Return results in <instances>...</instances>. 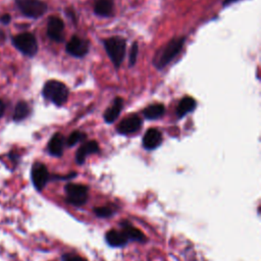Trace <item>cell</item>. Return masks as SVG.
Returning a JSON list of instances; mask_svg holds the SVG:
<instances>
[{
  "label": "cell",
  "mask_w": 261,
  "mask_h": 261,
  "mask_svg": "<svg viewBox=\"0 0 261 261\" xmlns=\"http://www.w3.org/2000/svg\"><path fill=\"white\" fill-rule=\"evenodd\" d=\"M68 94V88L63 83L54 80L48 81L43 88L44 97L57 106H61L67 101Z\"/></svg>",
  "instance_id": "1"
},
{
  "label": "cell",
  "mask_w": 261,
  "mask_h": 261,
  "mask_svg": "<svg viewBox=\"0 0 261 261\" xmlns=\"http://www.w3.org/2000/svg\"><path fill=\"white\" fill-rule=\"evenodd\" d=\"M125 40L121 37H111L104 41V48L115 67H119L125 55Z\"/></svg>",
  "instance_id": "2"
},
{
  "label": "cell",
  "mask_w": 261,
  "mask_h": 261,
  "mask_svg": "<svg viewBox=\"0 0 261 261\" xmlns=\"http://www.w3.org/2000/svg\"><path fill=\"white\" fill-rule=\"evenodd\" d=\"M186 39L185 38H174L168 42V44L163 48L162 52L156 60H154V65L158 69L165 67L182 49Z\"/></svg>",
  "instance_id": "3"
},
{
  "label": "cell",
  "mask_w": 261,
  "mask_h": 261,
  "mask_svg": "<svg viewBox=\"0 0 261 261\" xmlns=\"http://www.w3.org/2000/svg\"><path fill=\"white\" fill-rule=\"evenodd\" d=\"M64 190L66 193V201L73 206H82L88 200L89 190L84 185L67 184Z\"/></svg>",
  "instance_id": "4"
},
{
  "label": "cell",
  "mask_w": 261,
  "mask_h": 261,
  "mask_svg": "<svg viewBox=\"0 0 261 261\" xmlns=\"http://www.w3.org/2000/svg\"><path fill=\"white\" fill-rule=\"evenodd\" d=\"M14 46L24 55L34 56L38 51L37 40L31 33H22L13 38Z\"/></svg>",
  "instance_id": "5"
},
{
  "label": "cell",
  "mask_w": 261,
  "mask_h": 261,
  "mask_svg": "<svg viewBox=\"0 0 261 261\" xmlns=\"http://www.w3.org/2000/svg\"><path fill=\"white\" fill-rule=\"evenodd\" d=\"M16 4L20 11L31 18H38L47 10V5L41 0H16Z\"/></svg>",
  "instance_id": "6"
},
{
  "label": "cell",
  "mask_w": 261,
  "mask_h": 261,
  "mask_svg": "<svg viewBox=\"0 0 261 261\" xmlns=\"http://www.w3.org/2000/svg\"><path fill=\"white\" fill-rule=\"evenodd\" d=\"M31 177L37 191H42L49 180V172L47 167L40 162H36L31 171Z\"/></svg>",
  "instance_id": "7"
},
{
  "label": "cell",
  "mask_w": 261,
  "mask_h": 261,
  "mask_svg": "<svg viewBox=\"0 0 261 261\" xmlns=\"http://www.w3.org/2000/svg\"><path fill=\"white\" fill-rule=\"evenodd\" d=\"M89 51V42L85 39H81L77 36L71 37L66 44V52L71 56L81 58L84 57Z\"/></svg>",
  "instance_id": "8"
},
{
  "label": "cell",
  "mask_w": 261,
  "mask_h": 261,
  "mask_svg": "<svg viewBox=\"0 0 261 261\" xmlns=\"http://www.w3.org/2000/svg\"><path fill=\"white\" fill-rule=\"evenodd\" d=\"M63 30H64V23L61 18L57 16L49 17L48 25H47V35L51 40L55 42H62Z\"/></svg>",
  "instance_id": "9"
},
{
  "label": "cell",
  "mask_w": 261,
  "mask_h": 261,
  "mask_svg": "<svg viewBox=\"0 0 261 261\" xmlns=\"http://www.w3.org/2000/svg\"><path fill=\"white\" fill-rule=\"evenodd\" d=\"M142 119L137 114L126 116L117 125V132L121 135H128L138 132L141 128Z\"/></svg>",
  "instance_id": "10"
},
{
  "label": "cell",
  "mask_w": 261,
  "mask_h": 261,
  "mask_svg": "<svg viewBox=\"0 0 261 261\" xmlns=\"http://www.w3.org/2000/svg\"><path fill=\"white\" fill-rule=\"evenodd\" d=\"M162 142V135L156 128L148 129L143 137V146L147 150H153L160 146Z\"/></svg>",
  "instance_id": "11"
},
{
  "label": "cell",
  "mask_w": 261,
  "mask_h": 261,
  "mask_svg": "<svg viewBox=\"0 0 261 261\" xmlns=\"http://www.w3.org/2000/svg\"><path fill=\"white\" fill-rule=\"evenodd\" d=\"M99 152V146L96 141H89L84 143L75 153V161L77 164H83L86 160V157L89 154Z\"/></svg>",
  "instance_id": "12"
},
{
  "label": "cell",
  "mask_w": 261,
  "mask_h": 261,
  "mask_svg": "<svg viewBox=\"0 0 261 261\" xmlns=\"http://www.w3.org/2000/svg\"><path fill=\"white\" fill-rule=\"evenodd\" d=\"M123 106V100L119 97L115 98L113 100V103L110 107H108L106 109V111L104 112V120L105 122L107 123H112L120 114V111H121V108Z\"/></svg>",
  "instance_id": "13"
},
{
  "label": "cell",
  "mask_w": 261,
  "mask_h": 261,
  "mask_svg": "<svg viewBox=\"0 0 261 261\" xmlns=\"http://www.w3.org/2000/svg\"><path fill=\"white\" fill-rule=\"evenodd\" d=\"M64 149V138L61 134L56 133L53 135L48 143V151L52 156L60 157Z\"/></svg>",
  "instance_id": "14"
},
{
  "label": "cell",
  "mask_w": 261,
  "mask_h": 261,
  "mask_svg": "<svg viewBox=\"0 0 261 261\" xmlns=\"http://www.w3.org/2000/svg\"><path fill=\"white\" fill-rule=\"evenodd\" d=\"M105 240L111 247H122L127 243V238L122 231L110 229L105 234Z\"/></svg>",
  "instance_id": "15"
},
{
  "label": "cell",
  "mask_w": 261,
  "mask_h": 261,
  "mask_svg": "<svg viewBox=\"0 0 261 261\" xmlns=\"http://www.w3.org/2000/svg\"><path fill=\"white\" fill-rule=\"evenodd\" d=\"M121 226H122L121 231L124 233V236L127 238V240H133V241H137V242H145L146 241L145 234L140 229L133 226L130 223L122 222Z\"/></svg>",
  "instance_id": "16"
},
{
  "label": "cell",
  "mask_w": 261,
  "mask_h": 261,
  "mask_svg": "<svg viewBox=\"0 0 261 261\" xmlns=\"http://www.w3.org/2000/svg\"><path fill=\"white\" fill-rule=\"evenodd\" d=\"M195 107H196V101L192 97H189V96L184 97L179 101V103L176 107V116H177V118H181L186 114L192 112Z\"/></svg>",
  "instance_id": "17"
},
{
  "label": "cell",
  "mask_w": 261,
  "mask_h": 261,
  "mask_svg": "<svg viewBox=\"0 0 261 261\" xmlns=\"http://www.w3.org/2000/svg\"><path fill=\"white\" fill-rule=\"evenodd\" d=\"M113 11L112 0H96L94 4V12L103 17L110 16Z\"/></svg>",
  "instance_id": "18"
},
{
  "label": "cell",
  "mask_w": 261,
  "mask_h": 261,
  "mask_svg": "<svg viewBox=\"0 0 261 261\" xmlns=\"http://www.w3.org/2000/svg\"><path fill=\"white\" fill-rule=\"evenodd\" d=\"M164 110H165V107L163 104L155 103L145 108L143 111V114L147 119H157L163 115Z\"/></svg>",
  "instance_id": "19"
},
{
  "label": "cell",
  "mask_w": 261,
  "mask_h": 261,
  "mask_svg": "<svg viewBox=\"0 0 261 261\" xmlns=\"http://www.w3.org/2000/svg\"><path fill=\"white\" fill-rule=\"evenodd\" d=\"M30 113V108H29V105L21 101V102H18L16 107H15V110H14V114H13V119L16 120V121H19V120H22L24 119Z\"/></svg>",
  "instance_id": "20"
},
{
  "label": "cell",
  "mask_w": 261,
  "mask_h": 261,
  "mask_svg": "<svg viewBox=\"0 0 261 261\" xmlns=\"http://www.w3.org/2000/svg\"><path fill=\"white\" fill-rule=\"evenodd\" d=\"M85 138H86V135H85L84 133H82V132H80V130H74V132H72V133L69 135V137H68V139H67V145H68L69 147H72V146H74L75 144H77L80 141L84 140Z\"/></svg>",
  "instance_id": "21"
},
{
  "label": "cell",
  "mask_w": 261,
  "mask_h": 261,
  "mask_svg": "<svg viewBox=\"0 0 261 261\" xmlns=\"http://www.w3.org/2000/svg\"><path fill=\"white\" fill-rule=\"evenodd\" d=\"M94 213L99 217L105 218V217H110L111 215H113V210L108 206H101V207H95Z\"/></svg>",
  "instance_id": "22"
},
{
  "label": "cell",
  "mask_w": 261,
  "mask_h": 261,
  "mask_svg": "<svg viewBox=\"0 0 261 261\" xmlns=\"http://www.w3.org/2000/svg\"><path fill=\"white\" fill-rule=\"evenodd\" d=\"M138 53H139V46H138V43L135 42L129 51V56H128V65L129 66H134L135 63L137 62Z\"/></svg>",
  "instance_id": "23"
},
{
  "label": "cell",
  "mask_w": 261,
  "mask_h": 261,
  "mask_svg": "<svg viewBox=\"0 0 261 261\" xmlns=\"http://www.w3.org/2000/svg\"><path fill=\"white\" fill-rule=\"evenodd\" d=\"M62 261H86L81 256H77L75 254H64L62 256Z\"/></svg>",
  "instance_id": "24"
},
{
  "label": "cell",
  "mask_w": 261,
  "mask_h": 261,
  "mask_svg": "<svg viewBox=\"0 0 261 261\" xmlns=\"http://www.w3.org/2000/svg\"><path fill=\"white\" fill-rule=\"evenodd\" d=\"M0 20H1V22H3V23H8V22L10 21V15H9V14H4V15L1 16Z\"/></svg>",
  "instance_id": "25"
},
{
  "label": "cell",
  "mask_w": 261,
  "mask_h": 261,
  "mask_svg": "<svg viewBox=\"0 0 261 261\" xmlns=\"http://www.w3.org/2000/svg\"><path fill=\"white\" fill-rule=\"evenodd\" d=\"M4 109H5L4 103L0 100V118H1V117H2V115L4 114Z\"/></svg>",
  "instance_id": "26"
},
{
  "label": "cell",
  "mask_w": 261,
  "mask_h": 261,
  "mask_svg": "<svg viewBox=\"0 0 261 261\" xmlns=\"http://www.w3.org/2000/svg\"><path fill=\"white\" fill-rule=\"evenodd\" d=\"M237 1H239V0H224V1H223V6L229 5V4L234 3V2H237Z\"/></svg>",
  "instance_id": "27"
}]
</instances>
